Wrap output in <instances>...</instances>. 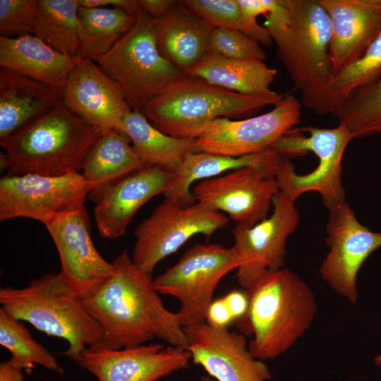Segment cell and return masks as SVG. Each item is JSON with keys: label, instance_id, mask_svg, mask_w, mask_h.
Masks as SVG:
<instances>
[{"label": "cell", "instance_id": "1", "mask_svg": "<svg viewBox=\"0 0 381 381\" xmlns=\"http://www.w3.org/2000/svg\"><path fill=\"white\" fill-rule=\"evenodd\" d=\"M112 277L84 303L99 324L100 344L121 349L157 338L186 348L188 338L177 314L164 305L152 274L140 270L124 249L114 260Z\"/></svg>", "mask_w": 381, "mask_h": 381}, {"label": "cell", "instance_id": "2", "mask_svg": "<svg viewBox=\"0 0 381 381\" xmlns=\"http://www.w3.org/2000/svg\"><path fill=\"white\" fill-rule=\"evenodd\" d=\"M246 292L248 308L236 325L253 337L248 349L262 361L287 351L310 328L318 312L311 288L288 268L267 272Z\"/></svg>", "mask_w": 381, "mask_h": 381}, {"label": "cell", "instance_id": "3", "mask_svg": "<svg viewBox=\"0 0 381 381\" xmlns=\"http://www.w3.org/2000/svg\"><path fill=\"white\" fill-rule=\"evenodd\" d=\"M63 102L12 135L0 139L1 167L7 176H59L78 173L99 137Z\"/></svg>", "mask_w": 381, "mask_h": 381}, {"label": "cell", "instance_id": "4", "mask_svg": "<svg viewBox=\"0 0 381 381\" xmlns=\"http://www.w3.org/2000/svg\"><path fill=\"white\" fill-rule=\"evenodd\" d=\"M0 303L11 316L66 340L68 347L64 354L74 362L101 341L99 324L59 274H45L23 288L1 287Z\"/></svg>", "mask_w": 381, "mask_h": 381}, {"label": "cell", "instance_id": "5", "mask_svg": "<svg viewBox=\"0 0 381 381\" xmlns=\"http://www.w3.org/2000/svg\"><path fill=\"white\" fill-rule=\"evenodd\" d=\"M285 94L247 95L184 75L150 100L142 113L157 129L179 138H197L217 118L243 117L275 105Z\"/></svg>", "mask_w": 381, "mask_h": 381}, {"label": "cell", "instance_id": "6", "mask_svg": "<svg viewBox=\"0 0 381 381\" xmlns=\"http://www.w3.org/2000/svg\"><path fill=\"white\" fill-rule=\"evenodd\" d=\"M351 140V132L342 124L288 131L274 147L284 157L276 175L279 191L294 201L305 193L318 192L328 210L346 201L341 161Z\"/></svg>", "mask_w": 381, "mask_h": 381}, {"label": "cell", "instance_id": "7", "mask_svg": "<svg viewBox=\"0 0 381 381\" xmlns=\"http://www.w3.org/2000/svg\"><path fill=\"white\" fill-rule=\"evenodd\" d=\"M288 18L279 23L271 14L264 26L277 46V55L294 86L315 89L332 75V25L319 0H285Z\"/></svg>", "mask_w": 381, "mask_h": 381}, {"label": "cell", "instance_id": "8", "mask_svg": "<svg viewBox=\"0 0 381 381\" xmlns=\"http://www.w3.org/2000/svg\"><path fill=\"white\" fill-rule=\"evenodd\" d=\"M90 59L120 85L132 111L141 113L150 100L184 75L160 54L152 19L143 10L107 52Z\"/></svg>", "mask_w": 381, "mask_h": 381}, {"label": "cell", "instance_id": "9", "mask_svg": "<svg viewBox=\"0 0 381 381\" xmlns=\"http://www.w3.org/2000/svg\"><path fill=\"white\" fill-rule=\"evenodd\" d=\"M239 259L232 247L218 243H196L171 267L153 279L159 294L176 298V313L183 327L205 323L208 306L221 279L237 270Z\"/></svg>", "mask_w": 381, "mask_h": 381}, {"label": "cell", "instance_id": "10", "mask_svg": "<svg viewBox=\"0 0 381 381\" xmlns=\"http://www.w3.org/2000/svg\"><path fill=\"white\" fill-rule=\"evenodd\" d=\"M228 222L225 214L204 203L183 206L165 197L136 227L132 260L152 274L160 260L176 252L192 236L210 237Z\"/></svg>", "mask_w": 381, "mask_h": 381}, {"label": "cell", "instance_id": "11", "mask_svg": "<svg viewBox=\"0 0 381 381\" xmlns=\"http://www.w3.org/2000/svg\"><path fill=\"white\" fill-rule=\"evenodd\" d=\"M92 188L80 172L59 176L5 175L0 179V220L25 217L45 224L84 206Z\"/></svg>", "mask_w": 381, "mask_h": 381}, {"label": "cell", "instance_id": "12", "mask_svg": "<svg viewBox=\"0 0 381 381\" xmlns=\"http://www.w3.org/2000/svg\"><path fill=\"white\" fill-rule=\"evenodd\" d=\"M294 200L281 191L273 200L272 214L253 226L236 224L232 230L240 265L236 279L246 290L250 289L267 272L284 267L289 237L300 222Z\"/></svg>", "mask_w": 381, "mask_h": 381}, {"label": "cell", "instance_id": "13", "mask_svg": "<svg viewBox=\"0 0 381 381\" xmlns=\"http://www.w3.org/2000/svg\"><path fill=\"white\" fill-rule=\"evenodd\" d=\"M301 104L285 94L273 109L241 120L217 118L203 128L196 138L200 151L231 157L258 154L273 149L280 138L301 119Z\"/></svg>", "mask_w": 381, "mask_h": 381}, {"label": "cell", "instance_id": "14", "mask_svg": "<svg viewBox=\"0 0 381 381\" xmlns=\"http://www.w3.org/2000/svg\"><path fill=\"white\" fill-rule=\"evenodd\" d=\"M326 233L329 250L320 264V277L337 294L356 304L358 272L368 256L381 247V231H372L362 224L344 201L329 210Z\"/></svg>", "mask_w": 381, "mask_h": 381}, {"label": "cell", "instance_id": "15", "mask_svg": "<svg viewBox=\"0 0 381 381\" xmlns=\"http://www.w3.org/2000/svg\"><path fill=\"white\" fill-rule=\"evenodd\" d=\"M57 249L59 274L83 301L95 294L115 272L96 249L85 206L59 214L44 224Z\"/></svg>", "mask_w": 381, "mask_h": 381}, {"label": "cell", "instance_id": "16", "mask_svg": "<svg viewBox=\"0 0 381 381\" xmlns=\"http://www.w3.org/2000/svg\"><path fill=\"white\" fill-rule=\"evenodd\" d=\"M279 168L245 167L203 180L192 193L195 202L226 213L237 224L251 226L267 217L279 191L276 178Z\"/></svg>", "mask_w": 381, "mask_h": 381}, {"label": "cell", "instance_id": "17", "mask_svg": "<svg viewBox=\"0 0 381 381\" xmlns=\"http://www.w3.org/2000/svg\"><path fill=\"white\" fill-rule=\"evenodd\" d=\"M187 349L144 344L111 349L99 342L88 347L75 362L98 381H157L190 366Z\"/></svg>", "mask_w": 381, "mask_h": 381}, {"label": "cell", "instance_id": "18", "mask_svg": "<svg viewBox=\"0 0 381 381\" xmlns=\"http://www.w3.org/2000/svg\"><path fill=\"white\" fill-rule=\"evenodd\" d=\"M194 364L216 381H268L272 373L248 349L246 335L207 323L183 327Z\"/></svg>", "mask_w": 381, "mask_h": 381}, {"label": "cell", "instance_id": "19", "mask_svg": "<svg viewBox=\"0 0 381 381\" xmlns=\"http://www.w3.org/2000/svg\"><path fill=\"white\" fill-rule=\"evenodd\" d=\"M62 102L101 133L126 135L124 120L132 109L120 85L90 58L83 57L71 73Z\"/></svg>", "mask_w": 381, "mask_h": 381}, {"label": "cell", "instance_id": "20", "mask_svg": "<svg viewBox=\"0 0 381 381\" xmlns=\"http://www.w3.org/2000/svg\"><path fill=\"white\" fill-rule=\"evenodd\" d=\"M174 171L145 166L88 195L95 203V218L99 235L114 239L125 234L137 211L154 196L169 189Z\"/></svg>", "mask_w": 381, "mask_h": 381}, {"label": "cell", "instance_id": "21", "mask_svg": "<svg viewBox=\"0 0 381 381\" xmlns=\"http://www.w3.org/2000/svg\"><path fill=\"white\" fill-rule=\"evenodd\" d=\"M319 1L332 25V76L358 60L381 32V0Z\"/></svg>", "mask_w": 381, "mask_h": 381}, {"label": "cell", "instance_id": "22", "mask_svg": "<svg viewBox=\"0 0 381 381\" xmlns=\"http://www.w3.org/2000/svg\"><path fill=\"white\" fill-rule=\"evenodd\" d=\"M152 24L160 54L183 75L209 54L213 28L181 1L164 17L152 19Z\"/></svg>", "mask_w": 381, "mask_h": 381}, {"label": "cell", "instance_id": "23", "mask_svg": "<svg viewBox=\"0 0 381 381\" xmlns=\"http://www.w3.org/2000/svg\"><path fill=\"white\" fill-rule=\"evenodd\" d=\"M81 56L62 54L35 35L0 36V67L64 90Z\"/></svg>", "mask_w": 381, "mask_h": 381}, {"label": "cell", "instance_id": "24", "mask_svg": "<svg viewBox=\"0 0 381 381\" xmlns=\"http://www.w3.org/2000/svg\"><path fill=\"white\" fill-rule=\"evenodd\" d=\"M63 90L0 68V139L62 103Z\"/></svg>", "mask_w": 381, "mask_h": 381}, {"label": "cell", "instance_id": "25", "mask_svg": "<svg viewBox=\"0 0 381 381\" xmlns=\"http://www.w3.org/2000/svg\"><path fill=\"white\" fill-rule=\"evenodd\" d=\"M284 157L274 148L241 157L202 151L193 153L174 171L172 183L164 195L181 205H190L195 202L190 191V186L194 181L219 176L222 173L248 166L277 169Z\"/></svg>", "mask_w": 381, "mask_h": 381}, {"label": "cell", "instance_id": "26", "mask_svg": "<svg viewBox=\"0 0 381 381\" xmlns=\"http://www.w3.org/2000/svg\"><path fill=\"white\" fill-rule=\"evenodd\" d=\"M381 76V32L356 61L320 87L301 92L302 103L320 115L333 114L353 91Z\"/></svg>", "mask_w": 381, "mask_h": 381}, {"label": "cell", "instance_id": "27", "mask_svg": "<svg viewBox=\"0 0 381 381\" xmlns=\"http://www.w3.org/2000/svg\"><path fill=\"white\" fill-rule=\"evenodd\" d=\"M277 69L259 60H245L209 53L187 73L222 88L247 95H267Z\"/></svg>", "mask_w": 381, "mask_h": 381}, {"label": "cell", "instance_id": "28", "mask_svg": "<svg viewBox=\"0 0 381 381\" xmlns=\"http://www.w3.org/2000/svg\"><path fill=\"white\" fill-rule=\"evenodd\" d=\"M126 135L145 166L174 171L191 154L200 152L195 138H179L155 128L143 113L132 111L125 119Z\"/></svg>", "mask_w": 381, "mask_h": 381}, {"label": "cell", "instance_id": "29", "mask_svg": "<svg viewBox=\"0 0 381 381\" xmlns=\"http://www.w3.org/2000/svg\"><path fill=\"white\" fill-rule=\"evenodd\" d=\"M145 167L123 133H102L87 153L82 175L93 188L99 189Z\"/></svg>", "mask_w": 381, "mask_h": 381}, {"label": "cell", "instance_id": "30", "mask_svg": "<svg viewBox=\"0 0 381 381\" xmlns=\"http://www.w3.org/2000/svg\"><path fill=\"white\" fill-rule=\"evenodd\" d=\"M37 7L33 35L62 54L81 56L78 1L37 0Z\"/></svg>", "mask_w": 381, "mask_h": 381}, {"label": "cell", "instance_id": "31", "mask_svg": "<svg viewBox=\"0 0 381 381\" xmlns=\"http://www.w3.org/2000/svg\"><path fill=\"white\" fill-rule=\"evenodd\" d=\"M81 54L91 58L107 52L133 25L137 15L113 7L78 9Z\"/></svg>", "mask_w": 381, "mask_h": 381}, {"label": "cell", "instance_id": "32", "mask_svg": "<svg viewBox=\"0 0 381 381\" xmlns=\"http://www.w3.org/2000/svg\"><path fill=\"white\" fill-rule=\"evenodd\" d=\"M0 344L11 353V362L30 373L35 364L63 374L56 357L32 336L23 321L8 315L0 308Z\"/></svg>", "mask_w": 381, "mask_h": 381}, {"label": "cell", "instance_id": "33", "mask_svg": "<svg viewBox=\"0 0 381 381\" xmlns=\"http://www.w3.org/2000/svg\"><path fill=\"white\" fill-rule=\"evenodd\" d=\"M334 115L353 139L381 135V76L351 93Z\"/></svg>", "mask_w": 381, "mask_h": 381}, {"label": "cell", "instance_id": "34", "mask_svg": "<svg viewBox=\"0 0 381 381\" xmlns=\"http://www.w3.org/2000/svg\"><path fill=\"white\" fill-rule=\"evenodd\" d=\"M181 2L212 28L240 31L269 46L273 42L268 30L257 20L247 18L237 0H185Z\"/></svg>", "mask_w": 381, "mask_h": 381}, {"label": "cell", "instance_id": "35", "mask_svg": "<svg viewBox=\"0 0 381 381\" xmlns=\"http://www.w3.org/2000/svg\"><path fill=\"white\" fill-rule=\"evenodd\" d=\"M209 53L232 59L262 61L267 57L258 41L240 31L223 28H212Z\"/></svg>", "mask_w": 381, "mask_h": 381}, {"label": "cell", "instance_id": "36", "mask_svg": "<svg viewBox=\"0 0 381 381\" xmlns=\"http://www.w3.org/2000/svg\"><path fill=\"white\" fill-rule=\"evenodd\" d=\"M37 13V0H0V36L33 35Z\"/></svg>", "mask_w": 381, "mask_h": 381}, {"label": "cell", "instance_id": "37", "mask_svg": "<svg viewBox=\"0 0 381 381\" xmlns=\"http://www.w3.org/2000/svg\"><path fill=\"white\" fill-rule=\"evenodd\" d=\"M224 297L213 300L206 311L205 323L215 328H226L234 321Z\"/></svg>", "mask_w": 381, "mask_h": 381}, {"label": "cell", "instance_id": "38", "mask_svg": "<svg viewBox=\"0 0 381 381\" xmlns=\"http://www.w3.org/2000/svg\"><path fill=\"white\" fill-rule=\"evenodd\" d=\"M177 2L174 0H138L142 10L153 20L164 17Z\"/></svg>", "mask_w": 381, "mask_h": 381}, {"label": "cell", "instance_id": "39", "mask_svg": "<svg viewBox=\"0 0 381 381\" xmlns=\"http://www.w3.org/2000/svg\"><path fill=\"white\" fill-rule=\"evenodd\" d=\"M83 7H113L124 9L137 15L142 10L138 0H78Z\"/></svg>", "mask_w": 381, "mask_h": 381}, {"label": "cell", "instance_id": "40", "mask_svg": "<svg viewBox=\"0 0 381 381\" xmlns=\"http://www.w3.org/2000/svg\"><path fill=\"white\" fill-rule=\"evenodd\" d=\"M224 298L235 319V321L239 320L246 313L249 300L248 295L241 291H233L228 293Z\"/></svg>", "mask_w": 381, "mask_h": 381}, {"label": "cell", "instance_id": "41", "mask_svg": "<svg viewBox=\"0 0 381 381\" xmlns=\"http://www.w3.org/2000/svg\"><path fill=\"white\" fill-rule=\"evenodd\" d=\"M243 14L250 19L257 20L260 15L268 14L265 0H237Z\"/></svg>", "mask_w": 381, "mask_h": 381}, {"label": "cell", "instance_id": "42", "mask_svg": "<svg viewBox=\"0 0 381 381\" xmlns=\"http://www.w3.org/2000/svg\"><path fill=\"white\" fill-rule=\"evenodd\" d=\"M0 381H25L23 370L7 359L0 363Z\"/></svg>", "mask_w": 381, "mask_h": 381}, {"label": "cell", "instance_id": "43", "mask_svg": "<svg viewBox=\"0 0 381 381\" xmlns=\"http://www.w3.org/2000/svg\"><path fill=\"white\" fill-rule=\"evenodd\" d=\"M373 361L377 366L381 368V353L375 357Z\"/></svg>", "mask_w": 381, "mask_h": 381}, {"label": "cell", "instance_id": "44", "mask_svg": "<svg viewBox=\"0 0 381 381\" xmlns=\"http://www.w3.org/2000/svg\"><path fill=\"white\" fill-rule=\"evenodd\" d=\"M200 381H216V380L209 375H202L200 377Z\"/></svg>", "mask_w": 381, "mask_h": 381}]
</instances>
